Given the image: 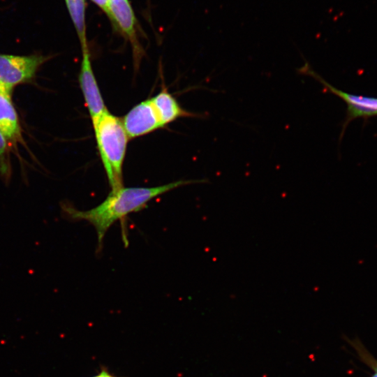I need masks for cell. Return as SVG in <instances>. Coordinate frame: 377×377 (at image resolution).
Instances as JSON below:
<instances>
[{"label": "cell", "instance_id": "5bb4252c", "mask_svg": "<svg viewBox=\"0 0 377 377\" xmlns=\"http://www.w3.org/2000/svg\"><path fill=\"white\" fill-rule=\"evenodd\" d=\"M373 366L375 369V374L372 376V377H377V363H374Z\"/></svg>", "mask_w": 377, "mask_h": 377}, {"label": "cell", "instance_id": "4fadbf2b", "mask_svg": "<svg viewBox=\"0 0 377 377\" xmlns=\"http://www.w3.org/2000/svg\"><path fill=\"white\" fill-rule=\"evenodd\" d=\"M92 377H119L110 373L106 368H102L101 370Z\"/></svg>", "mask_w": 377, "mask_h": 377}, {"label": "cell", "instance_id": "6da1fadb", "mask_svg": "<svg viewBox=\"0 0 377 377\" xmlns=\"http://www.w3.org/2000/svg\"><path fill=\"white\" fill-rule=\"evenodd\" d=\"M202 182L206 180H179L153 187H122L111 191L103 202L89 210H79L68 202H62L61 207L68 219L84 220L94 227L100 249L105 233L117 221L145 208L156 197L182 186Z\"/></svg>", "mask_w": 377, "mask_h": 377}, {"label": "cell", "instance_id": "7a4b0ae2", "mask_svg": "<svg viewBox=\"0 0 377 377\" xmlns=\"http://www.w3.org/2000/svg\"><path fill=\"white\" fill-rule=\"evenodd\" d=\"M101 160L112 191L124 187L123 165L129 138L121 119L108 110L92 124Z\"/></svg>", "mask_w": 377, "mask_h": 377}, {"label": "cell", "instance_id": "8fae6325", "mask_svg": "<svg viewBox=\"0 0 377 377\" xmlns=\"http://www.w3.org/2000/svg\"><path fill=\"white\" fill-rule=\"evenodd\" d=\"M10 172L7 141L0 131V175L6 182H9Z\"/></svg>", "mask_w": 377, "mask_h": 377}, {"label": "cell", "instance_id": "9c48e42d", "mask_svg": "<svg viewBox=\"0 0 377 377\" xmlns=\"http://www.w3.org/2000/svg\"><path fill=\"white\" fill-rule=\"evenodd\" d=\"M151 100L163 126L181 117H203L200 114L191 112L182 108L165 87L151 98Z\"/></svg>", "mask_w": 377, "mask_h": 377}, {"label": "cell", "instance_id": "ba28073f", "mask_svg": "<svg viewBox=\"0 0 377 377\" xmlns=\"http://www.w3.org/2000/svg\"><path fill=\"white\" fill-rule=\"evenodd\" d=\"M11 91L0 89V131L7 142L16 144L22 140L17 114L10 98Z\"/></svg>", "mask_w": 377, "mask_h": 377}, {"label": "cell", "instance_id": "7c38bea8", "mask_svg": "<svg viewBox=\"0 0 377 377\" xmlns=\"http://www.w3.org/2000/svg\"><path fill=\"white\" fill-rule=\"evenodd\" d=\"M91 1L106 13L109 0H91Z\"/></svg>", "mask_w": 377, "mask_h": 377}, {"label": "cell", "instance_id": "8992f818", "mask_svg": "<svg viewBox=\"0 0 377 377\" xmlns=\"http://www.w3.org/2000/svg\"><path fill=\"white\" fill-rule=\"evenodd\" d=\"M82 54L78 80L93 124L108 109L94 73L90 52H84Z\"/></svg>", "mask_w": 377, "mask_h": 377}, {"label": "cell", "instance_id": "9a60e30c", "mask_svg": "<svg viewBox=\"0 0 377 377\" xmlns=\"http://www.w3.org/2000/svg\"><path fill=\"white\" fill-rule=\"evenodd\" d=\"M2 88H4V87H3L1 85H0V89H2Z\"/></svg>", "mask_w": 377, "mask_h": 377}, {"label": "cell", "instance_id": "5b68a950", "mask_svg": "<svg viewBox=\"0 0 377 377\" xmlns=\"http://www.w3.org/2000/svg\"><path fill=\"white\" fill-rule=\"evenodd\" d=\"M297 72L313 77L330 93L337 95L346 103L347 118L343 128L350 121L355 118L377 116V98L350 94L335 88L315 72L306 61L297 69Z\"/></svg>", "mask_w": 377, "mask_h": 377}, {"label": "cell", "instance_id": "30bf717a", "mask_svg": "<svg viewBox=\"0 0 377 377\" xmlns=\"http://www.w3.org/2000/svg\"><path fill=\"white\" fill-rule=\"evenodd\" d=\"M77 33L82 52L89 51L87 38L85 0H64Z\"/></svg>", "mask_w": 377, "mask_h": 377}, {"label": "cell", "instance_id": "52a82bcc", "mask_svg": "<svg viewBox=\"0 0 377 377\" xmlns=\"http://www.w3.org/2000/svg\"><path fill=\"white\" fill-rule=\"evenodd\" d=\"M121 121L129 139L143 136L163 127L151 98L133 107Z\"/></svg>", "mask_w": 377, "mask_h": 377}, {"label": "cell", "instance_id": "277c9868", "mask_svg": "<svg viewBox=\"0 0 377 377\" xmlns=\"http://www.w3.org/2000/svg\"><path fill=\"white\" fill-rule=\"evenodd\" d=\"M46 59L45 57L39 54H0V85L11 91L15 85L29 82Z\"/></svg>", "mask_w": 377, "mask_h": 377}, {"label": "cell", "instance_id": "3957f363", "mask_svg": "<svg viewBox=\"0 0 377 377\" xmlns=\"http://www.w3.org/2000/svg\"><path fill=\"white\" fill-rule=\"evenodd\" d=\"M106 15L114 31L127 40L137 71L145 51L140 41L142 31L129 0H109Z\"/></svg>", "mask_w": 377, "mask_h": 377}]
</instances>
